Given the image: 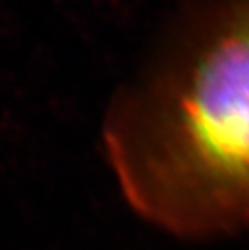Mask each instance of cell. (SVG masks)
Wrapping results in <instances>:
<instances>
[{
    "instance_id": "obj_1",
    "label": "cell",
    "mask_w": 249,
    "mask_h": 250,
    "mask_svg": "<svg viewBox=\"0 0 249 250\" xmlns=\"http://www.w3.org/2000/svg\"><path fill=\"white\" fill-rule=\"evenodd\" d=\"M102 148L136 216L168 236L249 231V0L183 20L105 113Z\"/></svg>"
}]
</instances>
